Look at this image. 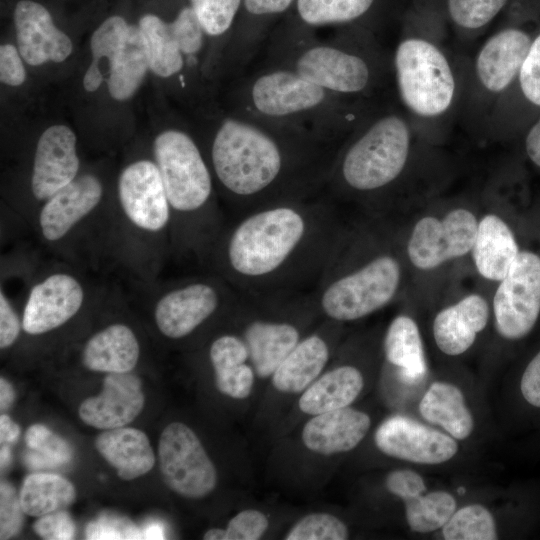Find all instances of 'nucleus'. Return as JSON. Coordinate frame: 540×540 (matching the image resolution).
<instances>
[{
  "label": "nucleus",
  "instance_id": "f257e3e1",
  "mask_svg": "<svg viewBox=\"0 0 540 540\" xmlns=\"http://www.w3.org/2000/svg\"><path fill=\"white\" fill-rule=\"evenodd\" d=\"M344 227L334 201L324 193L273 204L224 226L206 260L242 295L309 292Z\"/></svg>",
  "mask_w": 540,
  "mask_h": 540
},
{
  "label": "nucleus",
  "instance_id": "f03ea898",
  "mask_svg": "<svg viewBox=\"0 0 540 540\" xmlns=\"http://www.w3.org/2000/svg\"><path fill=\"white\" fill-rule=\"evenodd\" d=\"M339 145L305 127L227 110L203 150L219 197L238 217L323 194Z\"/></svg>",
  "mask_w": 540,
  "mask_h": 540
},
{
  "label": "nucleus",
  "instance_id": "7ed1b4c3",
  "mask_svg": "<svg viewBox=\"0 0 540 540\" xmlns=\"http://www.w3.org/2000/svg\"><path fill=\"white\" fill-rule=\"evenodd\" d=\"M228 110L305 127L336 144L369 111L365 100L333 93L283 67L262 63L234 78Z\"/></svg>",
  "mask_w": 540,
  "mask_h": 540
},
{
  "label": "nucleus",
  "instance_id": "20e7f679",
  "mask_svg": "<svg viewBox=\"0 0 540 540\" xmlns=\"http://www.w3.org/2000/svg\"><path fill=\"white\" fill-rule=\"evenodd\" d=\"M263 63L287 68L342 96L369 97L384 76V61L362 29H340L322 40L285 17L263 49Z\"/></svg>",
  "mask_w": 540,
  "mask_h": 540
},
{
  "label": "nucleus",
  "instance_id": "39448f33",
  "mask_svg": "<svg viewBox=\"0 0 540 540\" xmlns=\"http://www.w3.org/2000/svg\"><path fill=\"white\" fill-rule=\"evenodd\" d=\"M153 151L172 211L176 245L183 253L207 259L224 225L204 150L188 131L171 128L157 135Z\"/></svg>",
  "mask_w": 540,
  "mask_h": 540
},
{
  "label": "nucleus",
  "instance_id": "423d86ee",
  "mask_svg": "<svg viewBox=\"0 0 540 540\" xmlns=\"http://www.w3.org/2000/svg\"><path fill=\"white\" fill-rule=\"evenodd\" d=\"M363 229L343 232L312 294L319 313L335 323L362 319L397 295L402 266Z\"/></svg>",
  "mask_w": 540,
  "mask_h": 540
},
{
  "label": "nucleus",
  "instance_id": "0eeeda50",
  "mask_svg": "<svg viewBox=\"0 0 540 540\" xmlns=\"http://www.w3.org/2000/svg\"><path fill=\"white\" fill-rule=\"evenodd\" d=\"M410 149L411 130L403 116L368 111L339 145L323 193L332 201L375 200L400 179Z\"/></svg>",
  "mask_w": 540,
  "mask_h": 540
},
{
  "label": "nucleus",
  "instance_id": "6e6552de",
  "mask_svg": "<svg viewBox=\"0 0 540 540\" xmlns=\"http://www.w3.org/2000/svg\"><path fill=\"white\" fill-rule=\"evenodd\" d=\"M240 295L237 306L243 320L240 336L248 348L255 374L267 378L304 337L296 317L317 306L312 291L269 296Z\"/></svg>",
  "mask_w": 540,
  "mask_h": 540
},
{
  "label": "nucleus",
  "instance_id": "1a4fd4ad",
  "mask_svg": "<svg viewBox=\"0 0 540 540\" xmlns=\"http://www.w3.org/2000/svg\"><path fill=\"white\" fill-rule=\"evenodd\" d=\"M393 67L400 100L412 114L434 118L453 104L455 75L445 53L433 42L420 37L402 39Z\"/></svg>",
  "mask_w": 540,
  "mask_h": 540
},
{
  "label": "nucleus",
  "instance_id": "9d476101",
  "mask_svg": "<svg viewBox=\"0 0 540 540\" xmlns=\"http://www.w3.org/2000/svg\"><path fill=\"white\" fill-rule=\"evenodd\" d=\"M240 297L215 273L189 278L160 295L154 308L155 323L165 337L183 339L223 310H233Z\"/></svg>",
  "mask_w": 540,
  "mask_h": 540
},
{
  "label": "nucleus",
  "instance_id": "9b49d317",
  "mask_svg": "<svg viewBox=\"0 0 540 540\" xmlns=\"http://www.w3.org/2000/svg\"><path fill=\"white\" fill-rule=\"evenodd\" d=\"M498 334L506 340L525 338L540 316V253L521 249L493 297Z\"/></svg>",
  "mask_w": 540,
  "mask_h": 540
},
{
  "label": "nucleus",
  "instance_id": "f8f14e48",
  "mask_svg": "<svg viewBox=\"0 0 540 540\" xmlns=\"http://www.w3.org/2000/svg\"><path fill=\"white\" fill-rule=\"evenodd\" d=\"M158 460L163 481L182 497L203 498L216 487V468L197 435L184 423L173 422L164 428Z\"/></svg>",
  "mask_w": 540,
  "mask_h": 540
},
{
  "label": "nucleus",
  "instance_id": "ddd939ff",
  "mask_svg": "<svg viewBox=\"0 0 540 540\" xmlns=\"http://www.w3.org/2000/svg\"><path fill=\"white\" fill-rule=\"evenodd\" d=\"M477 226L475 215L465 208L453 209L441 218H421L407 242L411 264L421 270H431L465 256L472 250Z\"/></svg>",
  "mask_w": 540,
  "mask_h": 540
},
{
  "label": "nucleus",
  "instance_id": "4468645a",
  "mask_svg": "<svg viewBox=\"0 0 540 540\" xmlns=\"http://www.w3.org/2000/svg\"><path fill=\"white\" fill-rule=\"evenodd\" d=\"M118 200L125 218L146 233L172 227V211L155 162L138 160L126 166L118 179Z\"/></svg>",
  "mask_w": 540,
  "mask_h": 540
},
{
  "label": "nucleus",
  "instance_id": "2eb2a0df",
  "mask_svg": "<svg viewBox=\"0 0 540 540\" xmlns=\"http://www.w3.org/2000/svg\"><path fill=\"white\" fill-rule=\"evenodd\" d=\"M295 1L242 0L219 72L234 79L247 71L263 51L274 28L290 13Z\"/></svg>",
  "mask_w": 540,
  "mask_h": 540
},
{
  "label": "nucleus",
  "instance_id": "dca6fc26",
  "mask_svg": "<svg viewBox=\"0 0 540 540\" xmlns=\"http://www.w3.org/2000/svg\"><path fill=\"white\" fill-rule=\"evenodd\" d=\"M374 441L385 455L416 464H442L458 452L456 439L403 415L385 419L376 429Z\"/></svg>",
  "mask_w": 540,
  "mask_h": 540
},
{
  "label": "nucleus",
  "instance_id": "f3484780",
  "mask_svg": "<svg viewBox=\"0 0 540 540\" xmlns=\"http://www.w3.org/2000/svg\"><path fill=\"white\" fill-rule=\"evenodd\" d=\"M84 299L85 290L78 278L64 271L53 272L31 287L22 329L30 335L52 331L73 318Z\"/></svg>",
  "mask_w": 540,
  "mask_h": 540
},
{
  "label": "nucleus",
  "instance_id": "a211bd4d",
  "mask_svg": "<svg viewBox=\"0 0 540 540\" xmlns=\"http://www.w3.org/2000/svg\"><path fill=\"white\" fill-rule=\"evenodd\" d=\"M80 162L76 136L65 125H53L40 136L34 155L31 190L37 201H46L72 182Z\"/></svg>",
  "mask_w": 540,
  "mask_h": 540
},
{
  "label": "nucleus",
  "instance_id": "6ab92c4d",
  "mask_svg": "<svg viewBox=\"0 0 540 540\" xmlns=\"http://www.w3.org/2000/svg\"><path fill=\"white\" fill-rule=\"evenodd\" d=\"M145 403L141 380L135 374L108 373L101 392L82 401L80 419L101 430L124 427L141 413Z\"/></svg>",
  "mask_w": 540,
  "mask_h": 540
},
{
  "label": "nucleus",
  "instance_id": "aec40b11",
  "mask_svg": "<svg viewBox=\"0 0 540 540\" xmlns=\"http://www.w3.org/2000/svg\"><path fill=\"white\" fill-rule=\"evenodd\" d=\"M14 24L18 50L28 64L62 62L70 56L71 39L54 25L50 13L41 4L31 0L18 2Z\"/></svg>",
  "mask_w": 540,
  "mask_h": 540
},
{
  "label": "nucleus",
  "instance_id": "412c9836",
  "mask_svg": "<svg viewBox=\"0 0 540 540\" xmlns=\"http://www.w3.org/2000/svg\"><path fill=\"white\" fill-rule=\"evenodd\" d=\"M101 181L92 174L77 176L72 182L44 201L38 215L42 237L48 242L63 239L100 203Z\"/></svg>",
  "mask_w": 540,
  "mask_h": 540
},
{
  "label": "nucleus",
  "instance_id": "4be33fe9",
  "mask_svg": "<svg viewBox=\"0 0 540 540\" xmlns=\"http://www.w3.org/2000/svg\"><path fill=\"white\" fill-rule=\"evenodd\" d=\"M532 39L518 28H505L482 45L475 59V73L488 92L505 91L518 77Z\"/></svg>",
  "mask_w": 540,
  "mask_h": 540
},
{
  "label": "nucleus",
  "instance_id": "5701e85b",
  "mask_svg": "<svg viewBox=\"0 0 540 540\" xmlns=\"http://www.w3.org/2000/svg\"><path fill=\"white\" fill-rule=\"evenodd\" d=\"M371 426L365 412L345 407L314 415L303 427L302 441L310 451L332 455L353 450Z\"/></svg>",
  "mask_w": 540,
  "mask_h": 540
},
{
  "label": "nucleus",
  "instance_id": "b1692460",
  "mask_svg": "<svg viewBox=\"0 0 540 540\" xmlns=\"http://www.w3.org/2000/svg\"><path fill=\"white\" fill-rule=\"evenodd\" d=\"M490 315L487 301L479 294H469L437 313L433 336L437 347L446 355L466 352L486 327Z\"/></svg>",
  "mask_w": 540,
  "mask_h": 540
},
{
  "label": "nucleus",
  "instance_id": "393cba45",
  "mask_svg": "<svg viewBox=\"0 0 540 540\" xmlns=\"http://www.w3.org/2000/svg\"><path fill=\"white\" fill-rule=\"evenodd\" d=\"M521 251L520 244L505 220L485 215L477 226L472 257L477 272L490 281H501Z\"/></svg>",
  "mask_w": 540,
  "mask_h": 540
},
{
  "label": "nucleus",
  "instance_id": "a878e982",
  "mask_svg": "<svg viewBox=\"0 0 540 540\" xmlns=\"http://www.w3.org/2000/svg\"><path fill=\"white\" fill-rule=\"evenodd\" d=\"M95 447L123 480L143 476L155 464V454L147 435L135 428L124 426L104 430L97 436Z\"/></svg>",
  "mask_w": 540,
  "mask_h": 540
},
{
  "label": "nucleus",
  "instance_id": "bb28decb",
  "mask_svg": "<svg viewBox=\"0 0 540 540\" xmlns=\"http://www.w3.org/2000/svg\"><path fill=\"white\" fill-rule=\"evenodd\" d=\"M209 359L217 389L234 399H245L252 391L255 371L243 338L234 333L216 337L209 346Z\"/></svg>",
  "mask_w": 540,
  "mask_h": 540
},
{
  "label": "nucleus",
  "instance_id": "cd10ccee",
  "mask_svg": "<svg viewBox=\"0 0 540 540\" xmlns=\"http://www.w3.org/2000/svg\"><path fill=\"white\" fill-rule=\"evenodd\" d=\"M139 356V342L132 329L115 323L95 333L86 342L81 359L91 371L126 373L136 366Z\"/></svg>",
  "mask_w": 540,
  "mask_h": 540
},
{
  "label": "nucleus",
  "instance_id": "c85d7f7f",
  "mask_svg": "<svg viewBox=\"0 0 540 540\" xmlns=\"http://www.w3.org/2000/svg\"><path fill=\"white\" fill-rule=\"evenodd\" d=\"M330 354L324 334L304 336L272 374L274 388L283 393L303 392L320 376Z\"/></svg>",
  "mask_w": 540,
  "mask_h": 540
},
{
  "label": "nucleus",
  "instance_id": "c756f323",
  "mask_svg": "<svg viewBox=\"0 0 540 540\" xmlns=\"http://www.w3.org/2000/svg\"><path fill=\"white\" fill-rule=\"evenodd\" d=\"M381 0H296L286 16L292 21L317 31L322 27L361 29L377 12Z\"/></svg>",
  "mask_w": 540,
  "mask_h": 540
},
{
  "label": "nucleus",
  "instance_id": "7c9ffc66",
  "mask_svg": "<svg viewBox=\"0 0 540 540\" xmlns=\"http://www.w3.org/2000/svg\"><path fill=\"white\" fill-rule=\"evenodd\" d=\"M364 386L362 372L355 366L344 364L319 376L302 393L298 405L309 415H318L348 407Z\"/></svg>",
  "mask_w": 540,
  "mask_h": 540
},
{
  "label": "nucleus",
  "instance_id": "2f4dec72",
  "mask_svg": "<svg viewBox=\"0 0 540 540\" xmlns=\"http://www.w3.org/2000/svg\"><path fill=\"white\" fill-rule=\"evenodd\" d=\"M149 60V69L162 78L177 77L182 91L188 90L190 76L195 73L189 66L171 29L170 22L147 14L139 21ZM196 74V73H195Z\"/></svg>",
  "mask_w": 540,
  "mask_h": 540
},
{
  "label": "nucleus",
  "instance_id": "473e14b6",
  "mask_svg": "<svg viewBox=\"0 0 540 540\" xmlns=\"http://www.w3.org/2000/svg\"><path fill=\"white\" fill-rule=\"evenodd\" d=\"M419 412L456 440H465L473 432L474 419L464 394L452 383H432L419 402Z\"/></svg>",
  "mask_w": 540,
  "mask_h": 540
},
{
  "label": "nucleus",
  "instance_id": "72a5a7b5",
  "mask_svg": "<svg viewBox=\"0 0 540 540\" xmlns=\"http://www.w3.org/2000/svg\"><path fill=\"white\" fill-rule=\"evenodd\" d=\"M383 349L386 360L399 368L401 378L410 384L427 371L423 343L416 322L408 315L396 316L386 331Z\"/></svg>",
  "mask_w": 540,
  "mask_h": 540
},
{
  "label": "nucleus",
  "instance_id": "f704fd0d",
  "mask_svg": "<svg viewBox=\"0 0 540 540\" xmlns=\"http://www.w3.org/2000/svg\"><path fill=\"white\" fill-rule=\"evenodd\" d=\"M206 40H212L208 58V75L220 71L221 61L227 43L233 32L242 0H189Z\"/></svg>",
  "mask_w": 540,
  "mask_h": 540
},
{
  "label": "nucleus",
  "instance_id": "c9c22d12",
  "mask_svg": "<svg viewBox=\"0 0 540 540\" xmlns=\"http://www.w3.org/2000/svg\"><path fill=\"white\" fill-rule=\"evenodd\" d=\"M109 66L110 95L119 101L129 99L139 88L149 69L145 40L139 26H129L125 44Z\"/></svg>",
  "mask_w": 540,
  "mask_h": 540
},
{
  "label": "nucleus",
  "instance_id": "e433bc0d",
  "mask_svg": "<svg viewBox=\"0 0 540 540\" xmlns=\"http://www.w3.org/2000/svg\"><path fill=\"white\" fill-rule=\"evenodd\" d=\"M19 496L25 514L41 517L70 506L76 499V490L58 474L33 473L23 481Z\"/></svg>",
  "mask_w": 540,
  "mask_h": 540
},
{
  "label": "nucleus",
  "instance_id": "4c0bfd02",
  "mask_svg": "<svg viewBox=\"0 0 540 540\" xmlns=\"http://www.w3.org/2000/svg\"><path fill=\"white\" fill-rule=\"evenodd\" d=\"M403 502L409 528L420 534L442 529L457 510L454 496L443 490L424 492Z\"/></svg>",
  "mask_w": 540,
  "mask_h": 540
},
{
  "label": "nucleus",
  "instance_id": "58836bf2",
  "mask_svg": "<svg viewBox=\"0 0 540 540\" xmlns=\"http://www.w3.org/2000/svg\"><path fill=\"white\" fill-rule=\"evenodd\" d=\"M446 540H495V519L483 505L470 504L456 510L442 528Z\"/></svg>",
  "mask_w": 540,
  "mask_h": 540
},
{
  "label": "nucleus",
  "instance_id": "ea45409f",
  "mask_svg": "<svg viewBox=\"0 0 540 540\" xmlns=\"http://www.w3.org/2000/svg\"><path fill=\"white\" fill-rule=\"evenodd\" d=\"M508 0H447L449 17L465 30L481 29L503 9Z\"/></svg>",
  "mask_w": 540,
  "mask_h": 540
},
{
  "label": "nucleus",
  "instance_id": "a19ab883",
  "mask_svg": "<svg viewBox=\"0 0 540 540\" xmlns=\"http://www.w3.org/2000/svg\"><path fill=\"white\" fill-rule=\"evenodd\" d=\"M349 537L346 524L328 513L304 516L287 533L286 540H345Z\"/></svg>",
  "mask_w": 540,
  "mask_h": 540
},
{
  "label": "nucleus",
  "instance_id": "79ce46f5",
  "mask_svg": "<svg viewBox=\"0 0 540 540\" xmlns=\"http://www.w3.org/2000/svg\"><path fill=\"white\" fill-rule=\"evenodd\" d=\"M129 26L120 16L107 18L90 39L93 61L99 62L100 59L107 58L109 65L112 64L125 44Z\"/></svg>",
  "mask_w": 540,
  "mask_h": 540
},
{
  "label": "nucleus",
  "instance_id": "37998d69",
  "mask_svg": "<svg viewBox=\"0 0 540 540\" xmlns=\"http://www.w3.org/2000/svg\"><path fill=\"white\" fill-rule=\"evenodd\" d=\"M25 439L30 449L53 460L59 466L69 463L73 457V450L68 442L44 425L30 426Z\"/></svg>",
  "mask_w": 540,
  "mask_h": 540
},
{
  "label": "nucleus",
  "instance_id": "c03bdc74",
  "mask_svg": "<svg viewBox=\"0 0 540 540\" xmlns=\"http://www.w3.org/2000/svg\"><path fill=\"white\" fill-rule=\"evenodd\" d=\"M24 511L20 496L15 488L6 481L0 484V538L9 539L17 535L22 528Z\"/></svg>",
  "mask_w": 540,
  "mask_h": 540
},
{
  "label": "nucleus",
  "instance_id": "a18cd8bd",
  "mask_svg": "<svg viewBox=\"0 0 540 540\" xmlns=\"http://www.w3.org/2000/svg\"><path fill=\"white\" fill-rule=\"evenodd\" d=\"M518 80L526 100L540 107V34L531 42Z\"/></svg>",
  "mask_w": 540,
  "mask_h": 540
},
{
  "label": "nucleus",
  "instance_id": "49530a36",
  "mask_svg": "<svg viewBox=\"0 0 540 540\" xmlns=\"http://www.w3.org/2000/svg\"><path fill=\"white\" fill-rule=\"evenodd\" d=\"M269 522L264 513L247 509L236 514L226 528V540H257L268 528Z\"/></svg>",
  "mask_w": 540,
  "mask_h": 540
},
{
  "label": "nucleus",
  "instance_id": "de8ad7c7",
  "mask_svg": "<svg viewBox=\"0 0 540 540\" xmlns=\"http://www.w3.org/2000/svg\"><path fill=\"white\" fill-rule=\"evenodd\" d=\"M85 533L87 539H143L142 532L133 524L110 517L90 522Z\"/></svg>",
  "mask_w": 540,
  "mask_h": 540
},
{
  "label": "nucleus",
  "instance_id": "09e8293b",
  "mask_svg": "<svg viewBox=\"0 0 540 540\" xmlns=\"http://www.w3.org/2000/svg\"><path fill=\"white\" fill-rule=\"evenodd\" d=\"M33 528L37 535L47 540L73 539L76 531L72 518L63 510L39 517Z\"/></svg>",
  "mask_w": 540,
  "mask_h": 540
},
{
  "label": "nucleus",
  "instance_id": "8fccbe9b",
  "mask_svg": "<svg viewBox=\"0 0 540 540\" xmlns=\"http://www.w3.org/2000/svg\"><path fill=\"white\" fill-rule=\"evenodd\" d=\"M387 490L402 501L426 492L423 477L410 469H398L389 473L385 480Z\"/></svg>",
  "mask_w": 540,
  "mask_h": 540
},
{
  "label": "nucleus",
  "instance_id": "3c124183",
  "mask_svg": "<svg viewBox=\"0 0 540 540\" xmlns=\"http://www.w3.org/2000/svg\"><path fill=\"white\" fill-rule=\"evenodd\" d=\"M21 54L12 44L0 47V80L9 86H19L26 79Z\"/></svg>",
  "mask_w": 540,
  "mask_h": 540
},
{
  "label": "nucleus",
  "instance_id": "603ef678",
  "mask_svg": "<svg viewBox=\"0 0 540 540\" xmlns=\"http://www.w3.org/2000/svg\"><path fill=\"white\" fill-rule=\"evenodd\" d=\"M22 321L12 306L3 288L0 291V347H10L18 338Z\"/></svg>",
  "mask_w": 540,
  "mask_h": 540
},
{
  "label": "nucleus",
  "instance_id": "864d4df0",
  "mask_svg": "<svg viewBox=\"0 0 540 540\" xmlns=\"http://www.w3.org/2000/svg\"><path fill=\"white\" fill-rule=\"evenodd\" d=\"M520 391L528 404L540 408V350L528 362L522 373Z\"/></svg>",
  "mask_w": 540,
  "mask_h": 540
},
{
  "label": "nucleus",
  "instance_id": "5fc2aeb1",
  "mask_svg": "<svg viewBox=\"0 0 540 540\" xmlns=\"http://www.w3.org/2000/svg\"><path fill=\"white\" fill-rule=\"evenodd\" d=\"M525 152L529 160L540 168V117L532 125L525 137Z\"/></svg>",
  "mask_w": 540,
  "mask_h": 540
},
{
  "label": "nucleus",
  "instance_id": "6e6d98bb",
  "mask_svg": "<svg viewBox=\"0 0 540 540\" xmlns=\"http://www.w3.org/2000/svg\"><path fill=\"white\" fill-rule=\"evenodd\" d=\"M20 435V427L6 415L0 416V442L1 445L15 442Z\"/></svg>",
  "mask_w": 540,
  "mask_h": 540
},
{
  "label": "nucleus",
  "instance_id": "4d7b16f0",
  "mask_svg": "<svg viewBox=\"0 0 540 540\" xmlns=\"http://www.w3.org/2000/svg\"><path fill=\"white\" fill-rule=\"evenodd\" d=\"M103 79L104 78L100 70L99 62L92 61L84 74V89L88 92L96 91L100 87Z\"/></svg>",
  "mask_w": 540,
  "mask_h": 540
},
{
  "label": "nucleus",
  "instance_id": "13d9d810",
  "mask_svg": "<svg viewBox=\"0 0 540 540\" xmlns=\"http://www.w3.org/2000/svg\"><path fill=\"white\" fill-rule=\"evenodd\" d=\"M15 397L14 389L9 381L0 378V409L7 410L13 403Z\"/></svg>",
  "mask_w": 540,
  "mask_h": 540
},
{
  "label": "nucleus",
  "instance_id": "bf43d9fd",
  "mask_svg": "<svg viewBox=\"0 0 540 540\" xmlns=\"http://www.w3.org/2000/svg\"><path fill=\"white\" fill-rule=\"evenodd\" d=\"M27 463L34 468H43V467H57L59 466L53 460L43 456L40 453H30L26 456Z\"/></svg>",
  "mask_w": 540,
  "mask_h": 540
},
{
  "label": "nucleus",
  "instance_id": "052dcab7",
  "mask_svg": "<svg viewBox=\"0 0 540 540\" xmlns=\"http://www.w3.org/2000/svg\"><path fill=\"white\" fill-rule=\"evenodd\" d=\"M142 535L145 539H163L165 537L164 528L158 522L148 524Z\"/></svg>",
  "mask_w": 540,
  "mask_h": 540
},
{
  "label": "nucleus",
  "instance_id": "680f3d73",
  "mask_svg": "<svg viewBox=\"0 0 540 540\" xmlns=\"http://www.w3.org/2000/svg\"><path fill=\"white\" fill-rule=\"evenodd\" d=\"M205 540H226V529L212 528L203 536Z\"/></svg>",
  "mask_w": 540,
  "mask_h": 540
},
{
  "label": "nucleus",
  "instance_id": "e2e57ef3",
  "mask_svg": "<svg viewBox=\"0 0 540 540\" xmlns=\"http://www.w3.org/2000/svg\"><path fill=\"white\" fill-rule=\"evenodd\" d=\"M12 460V453L10 448L7 446V444H4L1 446L0 451V462H1V469L7 468Z\"/></svg>",
  "mask_w": 540,
  "mask_h": 540
}]
</instances>
